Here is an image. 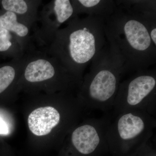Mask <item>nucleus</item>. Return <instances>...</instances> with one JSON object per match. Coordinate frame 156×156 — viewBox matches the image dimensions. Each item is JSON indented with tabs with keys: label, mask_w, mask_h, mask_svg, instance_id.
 I'll list each match as a JSON object with an SVG mask.
<instances>
[{
	"label": "nucleus",
	"mask_w": 156,
	"mask_h": 156,
	"mask_svg": "<svg viewBox=\"0 0 156 156\" xmlns=\"http://www.w3.org/2000/svg\"><path fill=\"white\" fill-rule=\"evenodd\" d=\"M154 11L118 6L104 20L109 48L127 71L147 69L156 61V45L150 32L155 28Z\"/></svg>",
	"instance_id": "1"
},
{
	"label": "nucleus",
	"mask_w": 156,
	"mask_h": 156,
	"mask_svg": "<svg viewBox=\"0 0 156 156\" xmlns=\"http://www.w3.org/2000/svg\"><path fill=\"white\" fill-rule=\"evenodd\" d=\"M91 63L85 85L88 104L103 106L116 96L120 76L126 72V68L107 45Z\"/></svg>",
	"instance_id": "2"
},
{
	"label": "nucleus",
	"mask_w": 156,
	"mask_h": 156,
	"mask_svg": "<svg viewBox=\"0 0 156 156\" xmlns=\"http://www.w3.org/2000/svg\"><path fill=\"white\" fill-rule=\"evenodd\" d=\"M66 53L70 61L83 68L94 60L107 45L103 18L88 15L69 31Z\"/></svg>",
	"instance_id": "3"
},
{
	"label": "nucleus",
	"mask_w": 156,
	"mask_h": 156,
	"mask_svg": "<svg viewBox=\"0 0 156 156\" xmlns=\"http://www.w3.org/2000/svg\"><path fill=\"white\" fill-rule=\"evenodd\" d=\"M138 73L129 79L119 89L118 96L127 106L137 108L154 95L156 79L147 69L137 71Z\"/></svg>",
	"instance_id": "4"
},
{
	"label": "nucleus",
	"mask_w": 156,
	"mask_h": 156,
	"mask_svg": "<svg viewBox=\"0 0 156 156\" xmlns=\"http://www.w3.org/2000/svg\"><path fill=\"white\" fill-rule=\"evenodd\" d=\"M147 126V120L140 114L126 112L117 120L115 133L120 142H134L144 134Z\"/></svg>",
	"instance_id": "5"
},
{
	"label": "nucleus",
	"mask_w": 156,
	"mask_h": 156,
	"mask_svg": "<svg viewBox=\"0 0 156 156\" xmlns=\"http://www.w3.org/2000/svg\"><path fill=\"white\" fill-rule=\"evenodd\" d=\"M71 141L78 152L89 155L102 142V134L95 124L88 123L76 128L72 134Z\"/></svg>",
	"instance_id": "6"
},
{
	"label": "nucleus",
	"mask_w": 156,
	"mask_h": 156,
	"mask_svg": "<svg viewBox=\"0 0 156 156\" xmlns=\"http://www.w3.org/2000/svg\"><path fill=\"white\" fill-rule=\"evenodd\" d=\"M60 119V114L53 107L39 108L29 115V128L35 135L44 136L49 134L59 124Z\"/></svg>",
	"instance_id": "7"
},
{
	"label": "nucleus",
	"mask_w": 156,
	"mask_h": 156,
	"mask_svg": "<svg viewBox=\"0 0 156 156\" xmlns=\"http://www.w3.org/2000/svg\"><path fill=\"white\" fill-rule=\"evenodd\" d=\"M55 69L51 63L47 60L39 59L31 62L25 71V79L31 83L42 82L54 76Z\"/></svg>",
	"instance_id": "8"
},
{
	"label": "nucleus",
	"mask_w": 156,
	"mask_h": 156,
	"mask_svg": "<svg viewBox=\"0 0 156 156\" xmlns=\"http://www.w3.org/2000/svg\"><path fill=\"white\" fill-rule=\"evenodd\" d=\"M0 27L5 29L9 32H13L19 37H25L28 33V28L17 22L16 14L10 11H7L0 16Z\"/></svg>",
	"instance_id": "9"
},
{
	"label": "nucleus",
	"mask_w": 156,
	"mask_h": 156,
	"mask_svg": "<svg viewBox=\"0 0 156 156\" xmlns=\"http://www.w3.org/2000/svg\"><path fill=\"white\" fill-rule=\"evenodd\" d=\"M54 12L58 23H63L72 16L73 8L69 0H56L54 2Z\"/></svg>",
	"instance_id": "10"
},
{
	"label": "nucleus",
	"mask_w": 156,
	"mask_h": 156,
	"mask_svg": "<svg viewBox=\"0 0 156 156\" xmlns=\"http://www.w3.org/2000/svg\"><path fill=\"white\" fill-rule=\"evenodd\" d=\"M15 76V69L12 66H6L0 68V93L9 87Z\"/></svg>",
	"instance_id": "11"
},
{
	"label": "nucleus",
	"mask_w": 156,
	"mask_h": 156,
	"mask_svg": "<svg viewBox=\"0 0 156 156\" xmlns=\"http://www.w3.org/2000/svg\"><path fill=\"white\" fill-rule=\"evenodd\" d=\"M2 3L5 10L15 14H24L28 10L27 4L23 0H3Z\"/></svg>",
	"instance_id": "12"
},
{
	"label": "nucleus",
	"mask_w": 156,
	"mask_h": 156,
	"mask_svg": "<svg viewBox=\"0 0 156 156\" xmlns=\"http://www.w3.org/2000/svg\"><path fill=\"white\" fill-rule=\"evenodd\" d=\"M11 35L5 29L0 27V44L11 43Z\"/></svg>",
	"instance_id": "13"
},
{
	"label": "nucleus",
	"mask_w": 156,
	"mask_h": 156,
	"mask_svg": "<svg viewBox=\"0 0 156 156\" xmlns=\"http://www.w3.org/2000/svg\"><path fill=\"white\" fill-rule=\"evenodd\" d=\"M9 132L8 126L5 122L0 118V134H7Z\"/></svg>",
	"instance_id": "14"
},
{
	"label": "nucleus",
	"mask_w": 156,
	"mask_h": 156,
	"mask_svg": "<svg viewBox=\"0 0 156 156\" xmlns=\"http://www.w3.org/2000/svg\"><path fill=\"white\" fill-rule=\"evenodd\" d=\"M150 35L151 40L156 46V27L153 29L151 30Z\"/></svg>",
	"instance_id": "15"
}]
</instances>
